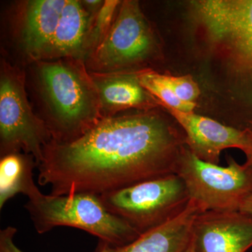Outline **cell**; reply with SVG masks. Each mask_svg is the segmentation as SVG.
<instances>
[{"mask_svg": "<svg viewBox=\"0 0 252 252\" xmlns=\"http://www.w3.org/2000/svg\"><path fill=\"white\" fill-rule=\"evenodd\" d=\"M67 0H31L18 15V39L26 59L39 62L59 24Z\"/></svg>", "mask_w": 252, "mask_h": 252, "instance_id": "cell-11", "label": "cell"}, {"mask_svg": "<svg viewBox=\"0 0 252 252\" xmlns=\"http://www.w3.org/2000/svg\"><path fill=\"white\" fill-rule=\"evenodd\" d=\"M185 252H194L193 245H192L191 240H190V245H189V248L187 249V250Z\"/></svg>", "mask_w": 252, "mask_h": 252, "instance_id": "cell-22", "label": "cell"}, {"mask_svg": "<svg viewBox=\"0 0 252 252\" xmlns=\"http://www.w3.org/2000/svg\"><path fill=\"white\" fill-rule=\"evenodd\" d=\"M41 119L57 143L77 140L104 117L97 89L85 62L63 59L33 63Z\"/></svg>", "mask_w": 252, "mask_h": 252, "instance_id": "cell-3", "label": "cell"}, {"mask_svg": "<svg viewBox=\"0 0 252 252\" xmlns=\"http://www.w3.org/2000/svg\"><path fill=\"white\" fill-rule=\"evenodd\" d=\"M141 85L160 102V105L183 112H193L197 104H189L178 98L172 89L166 74L149 69L137 72Z\"/></svg>", "mask_w": 252, "mask_h": 252, "instance_id": "cell-16", "label": "cell"}, {"mask_svg": "<svg viewBox=\"0 0 252 252\" xmlns=\"http://www.w3.org/2000/svg\"><path fill=\"white\" fill-rule=\"evenodd\" d=\"M163 60L160 36L138 1H122L103 41L85 61L94 74L136 73L154 69Z\"/></svg>", "mask_w": 252, "mask_h": 252, "instance_id": "cell-5", "label": "cell"}, {"mask_svg": "<svg viewBox=\"0 0 252 252\" xmlns=\"http://www.w3.org/2000/svg\"><path fill=\"white\" fill-rule=\"evenodd\" d=\"M52 141L45 123L32 109L26 91V74L1 59L0 70V155L23 152L35 159Z\"/></svg>", "mask_w": 252, "mask_h": 252, "instance_id": "cell-7", "label": "cell"}, {"mask_svg": "<svg viewBox=\"0 0 252 252\" xmlns=\"http://www.w3.org/2000/svg\"><path fill=\"white\" fill-rule=\"evenodd\" d=\"M188 9L222 91L248 109L242 130H252V0H194Z\"/></svg>", "mask_w": 252, "mask_h": 252, "instance_id": "cell-2", "label": "cell"}, {"mask_svg": "<svg viewBox=\"0 0 252 252\" xmlns=\"http://www.w3.org/2000/svg\"><path fill=\"white\" fill-rule=\"evenodd\" d=\"M248 135V147L246 152H245L247 157V161L245 163L252 168V130H246Z\"/></svg>", "mask_w": 252, "mask_h": 252, "instance_id": "cell-20", "label": "cell"}, {"mask_svg": "<svg viewBox=\"0 0 252 252\" xmlns=\"http://www.w3.org/2000/svg\"><path fill=\"white\" fill-rule=\"evenodd\" d=\"M106 208L142 234L181 215L190 203L177 174L144 181L99 195Z\"/></svg>", "mask_w": 252, "mask_h": 252, "instance_id": "cell-6", "label": "cell"}, {"mask_svg": "<svg viewBox=\"0 0 252 252\" xmlns=\"http://www.w3.org/2000/svg\"><path fill=\"white\" fill-rule=\"evenodd\" d=\"M16 233L17 229L10 225L0 230V252H24L14 243Z\"/></svg>", "mask_w": 252, "mask_h": 252, "instance_id": "cell-19", "label": "cell"}, {"mask_svg": "<svg viewBox=\"0 0 252 252\" xmlns=\"http://www.w3.org/2000/svg\"><path fill=\"white\" fill-rule=\"evenodd\" d=\"M239 211L252 216V195L243 202Z\"/></svg>", "mask_w": 252, "mask_h": 252, "instance_id": "cell-21", "label": "cell"}, {"mask_svg": "<svg viewBox=\"0 0 252 252\" xmlns=\"http://www.w3.org/2000/svg\"><path fill=\"white\" fill-rule=\"evenodd\" d=\"M27 197L24 207L39 234L58 226L72 227L112 247L127 245L141 235L126 220L109 212L96 194L44 195L36 187Z\"/></svg>", "mask_w": 252, "mask_h": 252, "instance_id": "cell-4", "label": "cell"}, {"mask_svg": "<svg viewBox=\"0 0 252 252\" xmlns=\"http://www.w3.org/2000/svg\"><path fill=\"white\" fill-rule=\"evenodd\" d=\"M35 159L30 154L16 152L0 159V209L18 194L28 196L36 188L33 170Z\"/></svg>", "mask_w": 252, "mask_h": 252, "instance_id": "cell-15", "label": "cell"}, {"mask_svg": "<svg viewBox=\"0 0 252 252\" xmlns=\"http://www.w3.org/2000/svg\"><path fill=\"white\" fill-rule=\"evenodd\" d=\"M163 108L183 129L189 150L203 161L218 165L220 153L227 149H240L244 153L246 152L248 147L246 130L220 124L194 112H183Z\"/></svg>", "mask_w": 252, "mask_h": 252, "instance_id": "cell-10", "label": "cell"}, {"mask_svg": "<svg viewBox=\"0 0 252 252\" xmlns=\"http://www.w3.org/2000/svg\"><path fill=\"white\" fill-rule=\"evenodd\" d=\"M121 3L122 1L119 0H106L98 12L93 17L88 39L86 59L105 38Z\"/></svg>", "mask_w": 252, "mask_h": 252, "instance_id": "cell-17", "label": "cell"}, {"mask_svg": "<svg viewBox=\"0 0 252 252\" xmlns=\"http://www.w3.org/2000/svg\"><path fill=\"white\" fill-rule=\"evenodd\" d=\"M194 252H246L252 247V216L240 211H205L191 230Z\"/></svg>", "mask_w": 252, "mask_h": 252, "instance_id": "cell-9", "label": "cell"}, {"mask_svg": "<svg viewBox=\"0 0 252 252\" xmlns=\"http://www.w3.org/2000/svg\"><path fill=\"white\" fill-rule=\"evenodd\" d=\"M176 174L185 182L190 200L200 211H239L252 195V168L227 158V166L203 161L188 147L182 153Z\"/></svg>", "mask_w": 252, "mask_h": 252, "instance_id": "cell-8", "label": "cell"}, {"mask_svg": "<svg viewBox=\"0 0 252 252\" xmlns=\"http://www.w3.org/2000/svg\"><path fill=\"white\" fill-rule=\"evenodd\" d=\"M200 212L198 205L190 200L178 217L142 233L132 243L112 247L99 241L94 252H185L191 240L193 220Z\"/></svg>", "mask_w": 252, "mask_h": 252, "instance_id": "cell-12", "label": "cell"}, {"mask_svg": "<svg viewBox=\"0 0 252 252\" xmlns=\"http://www.w3.org/2000/svg\"><path fill=\"white\" fill-rule=\"evenodd\" d=\"M93 17L82 1L67 0L41 61L74 59L85 62Z\"/></svg>", "mask_w": 252, "mask_h": 252, "instance_id": "cell-14", "label": "cell"}, {"mask_svg": "<svg viewBox=\"0 0 252 252\" xmlns=\"http://www.w3.org/2000/svg\"><path fill=\"white\" fill-rule=\"evenodd\" d=\"M186 135L163 107L104 118L77 140L43 149L38 182L51 195H102L176 174Z\"/></svg>", "mask_w": 252, "mask_h": 252, "instance_id": "cell-1", "label": "cell"}, {"mask_svg": "<svg viewBox=\"0 0 252 252\" xmlns=\"http://www.w3.org/2000/svg\"><path fill=\"white\" fill-rule=\"evenodd\" d=\"M167 75L169 82L174 92L182 102L189 104H197L200 94V87L190 75Z\"/></svg>", "mask_w": 252, "mask_h": 252, "instance_id": "cell-18", "label": "cell"}, {"mask_svg": "<svg viewBox=\"0 0 252 252\" xmlns=\"http://www.w3.org/2000/svg\"><path fill=\"white\" fill-rule=\"evenodd\" d=\"M90 74L104 118L131 109L147 110L160 107L159 101L141 85L137 72Z\"/></svg>", "mask_w": 252, "mask_h": 252, "instance_id": "cell-13", "label": "cell"}]
</instances>
